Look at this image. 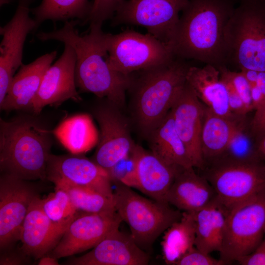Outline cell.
I'll list each match as a JSON object with an SVG mask.
<instances>
[{
  "label": "cell",
  "instance_id": "cell-13",
  "mask_svg": "<svg viewBox=\"0 0 265 265\" xmlns=\"http://www.w3.org/2000/svg\"><path fill=\"white\" fill-rule=\"evenodd\" d=\"M29 0H20L12 18L0 27V104L3 101L16 71L23 64V52L28 34L36 29L34 19L29 16Z\"/></svg>",
  "mask_w": 265,
  "mask_h": 265
},
{
  "label": "cell",
  "instance_id": "cell-9",
  "mask_svg": "<svg viewBox=\"0 0 265 265\" xmlns=\"http://www.w3.org/2000/svg\"><path fill=\"white\" fill-rule=\"evenodd\" d=\"M211 163L204 177L228 210L265 190V166L261 161L218 160Z\"/></svg>",
  "mask_w": 265,
  "mask_h": 265
},
{
  "label": "cell",
  "instance_id": "cell-28",
  "mask_svg": "<svg viewBox=\"0 0 265 265\" xmlns=\"http://www.w3.org/2000/svg\"><path fill=\"white\" fill-rule=\"evenodd\" d=\"M195 212H182L181 219L163 233L161 242L163 259L167 265L178 261L195 246Z\"/></svg>",
  "mask_w": 265,
  "mask_h": 265
},
{
  "label": "cell",
  "instance_id": "cell-24",
  "mask_svg": "<svg viewBox=\"0 0 265 265\" xmlns=\"http://www.w3.org/2000/svg\"><path fill=\"white\" fill-rule=\"evenodd\" d=\"M244 117L222 116L205 106L201 142L206 164L207 161H213L226 151L236 134L245 128Z\"/></svg>",
  "mask_w": 265,
  "mask_h": 265
},
{
  "label": "cell",
  "instance_id": "cell-43",
  "mask_svg": "<svg viewBox=\"0 0 265 265\" xmlns=\"http://www.w3.org/2000/svg\"><path fill=\"white\" fill-rule=\"evenodd\" d=\"M57 259L49 255H45L40 259L39 265H58Z\"/></svg>",
  "mask_w": 265,
  "mask_h": 265
},
{
  "label": "cell",
  "instance_id": "cell-25",
  "mask_svg": "<svg viewBox=\"0 0 265 265\" xmlns=\"http://www.w3.org/2000/svg\"><path fill=\"white\" fill-rule=\"evenodd\" d=\"M148 136L151 152L164 162L184 168L194 167L186 147L175 129L170 110Z\"/></svg>",
  "mask_w": 265,
  "mask_h": 265
},
{
  "label": "cell",
  "instance_id": "cell-30",
  "mask_svg": "<svg viewBox=\"0 0 265 265\" xmlns=\"http://www.w3.org/2000/svg\"><path fill=\"white\" fill-rule=\"evenodd\" d=\"M54 185L55 187L61 188L67 192L72 204L79 212L101 213L116 211L113 197H107L88 187L63 182L55 183Z\"/></svg>",
  "mask_w": 265,
  "mask_h": 265
},
{
  "label": "cell",
  "instance_id": "cell-26",
  "mask_svg": "<svg viewBox=\"0 0 265 265\" xmlns=\"http://www.w3.org/2000/svg\"><path fill=\"white\" fill-rule=\"evenodd\" d=\"M228 211L215 197L195 212V247L208 254L220 252Z\"/></svg>",
  "mask_w": 265,
  "mask_h": 265
},
{
  "label": "cell",
  "instance_id": "cell-27",
  "mask_svg": "<svg viewBox=\"0 0 265 265\" xmlns=\"http://www.w3.org/2000/svg\"><path fill=\"white\" fill-rule=\"evenodd\" d=\"M53 134L72 154L85 153L97 144L98 131L91 117L80 114L67 118L53 131Z\"/></svg>",
  "mask_w": 265,
  "mask_h": 265
},
{
  "label": "cell",
  "instance_id": "cell-41",
  "mask_svg": "<svg viewBox=\"0 0 265 265\" xmlns=\"http://www.w3.org/2000/svg\"><path fill=\"white\" fill-rule=\"evenodd\" d=\"M4 252L1 254L0 264L1 265H20L24 263L26 255L24 252L19 254L16 252Z\"/></svg>",
  "mask_w": 265,
  "mask_h": 265
},
{
  "label": "cell",
  "instance_id": "cell-10",
  "mask_svg": "<svg viewBox=\"0 0 265 265\" xmlns=\"http://www.w3.org/2000/svg\"><path fill=\"white\" fill-rule=\"evenodd\" d=\"M189 0H123L111 20L112 26L127 24L145 27L168 45L179 14Z\"/></svg>",
  "mask_w": 265,
  "mask_h": 265
},
{
  "label": "cell",
  "instance_id": "cell-36",
  "mask_svg": "<svg viewBox=\"0 0 265 265\" xmlns=\"http://www.w3.org/2000/svg\"><path fill=\"white\" fill-rule=\"evenodd\" d=\"M226 67L225 65H222L217 68L219 70L221 79L226 87L231 111L237 116L245 117L249 111L228 76L226 71Z\"/></svg>",
  "mask_w": 265,
  "mask_h": 265
},
{
  "label": "cell",
  "instance_id": "cell-40",
  "mask_svg": "<svg viewBox=\"0 0 265 265\" xmlns=\"http://www.w3.org/2000/svg\"><path fill=\"white\" fill-rule=\"evenodd\" d=\"M250 132L257 139L265 132V105L255 111L250 123Z\"/></svg>",
  "mask_w": 265,
  "mask_h": 265
},
{
  "label": "cell",
  "instance_id": "cell-35",
  "mask_svg": "<svg viewBox=\"0 0 265 265\" xmlns=\"http://www.w3.org/2000/svg\"><path fill=\"white\" fill-rule=\"evenodd\" d=\"M123 0H94L86 20L90 25L102 26L103 23L111 19Z\"/></svg>",
  "mask_w": 265,
  "mask_h": 265
},
{
  "label": "cell",
  "instance_id": "cell-37",
  "mask_svg": "<svg viewBox=\"0 0 265 265\" xmlns=\"http://www.w3.org/2000/svg\"><path fill=\"white\" fill-rule=\"evenodd\" d=\"M198 249L195 246L186 253L176 265H224L228 263L221 259H215Z\"/></svg>",
  "mask_w": 265,
  "mask_h": 265
},
{
  "label": "cell",
  "instance_id": "cell-23",
  "mask_svg": "<svg viewBox=\"0 0 265 265\" xmlns=\"http://www.w3.org/2000/svg\"><path fill=\"white\" fill-rule=\"evenodd\" d=\"M186 82L200 102L214 113L228 118L238 117L231 111L226 86L214 65H191L186 74Z\"/></svg>",
  "mask_w": 265,
  "mask_h": 265
},
{
  "label": "cell",
  "instance_id": "cell-6",
  "mask_svg": "<svg viewBox=\"0 0 265 265\" xmlns=\"http://www.w3.org/2000/svg\"><path fill=\"white\" fill-rule=\"evenodd\" d=\"M114 184L116 211L129 226L136 243L148 252L157 238L181 219L182 212L168 203L144 197L123 184Z\"/></svg>",
  "mask_w": 265,
  "mask_h": 265
},
{
  "label": "cell",
  "instance_id": "cell-34",
  "mask_svg": "<svg viewBox=\"0 0 265 265\" xmlns=\"http://www.w3.org/2000/svg\"><path fill=\"white\" fill-rule=\"evenodd\" d=\"M240 71L249 83L253 109L256 111L265 105V71L249 69Z\"/></svg>",
  "mask_w": 265,
  "mask_h": 265
},
{
  "label": "cell",
  "instance_id": "cell-22",
  "mask_svg": "<svg viewBox=\"0 0 265 265\" xmlns=\"http://www.w3.org/2000/svg\"><path fill=\"white\" fill-rule=\"evenodd\" d=\"M216 197L208 181L196 174L194 167L180 168L168 192L166 200L182 212H196Z\"/></svg>",
  "mask_w": 265,
  "mask_h": 265
},
{
  "label": "cell",
  "instance_id": "cell-1",
  "mask_svg": "<svg viewBox=\"0 0 265 265\" xmlns=\"http://www.w3.org/2000/svg\"><path fill=\"white\" fill-rule=\"evenodd\" d=\"M75 20L65 21L60 29L37 34L41 41L51 40L67 44L76 55L75 80L77 87L82 92L92 93L100 98L121 108L126 101L131 75H124L109 65L102 26L90 25L89 31L80 35Z\"/></svg>",
  "mask_w": 265,
  "mask_h": 265
},
{
  "label": "cell",
  "instance_id": "cell-33",
  "mask_svg": "<svg viewBox=\"0 0 265 265\" xmlns=\"http://www.w3.org/2000/svg\"><path fill=\"white\" fill-rule=\"evenodd\" d=\"M107 171L112 183L119 182L136 188V170L133 149L127 156Z\"/></svg>",
  "mask_w": 265,
  "mask_h": 265
},
{
  "label": "cell",
  "instance_id": "cell-3",
  "mask_svg": "<svg viewBox=\"0 0 265 265\" xmlns=\"http://www.w3.org/2000/svg\"><path fill=\"white\" fill-rule=\"evenodd\" d=\"M190 66L187 60L174 56L164 64L131 74L128 91L136 122L144 134L148 135L170 110Z\"/></svg>",
  "mask_w": 265,
  "mask_h": 265
},
{
  "label": "cell",
  "instance_id": "cell-5",
  "mask_svg": "<svg viewBox=\"0 0 265 265\" xmlns=\"http://www.w3.org/2000/svg\"><path fill=\"white\" fill-rule=\"evenodd\" d=\"M226 64L265 71V0H239L226 27Z\"/></svg>",
  "mask_w": 265,
  "mask_h": 265
},
{
  "label": "cell",
  "instance_id": "cell-31",
  "mask_svg": "<svg viewBox=\"0 0 265 265\" xmlns=\"http://www.w3.org/2000/svg\"><path fill=\"white\" fill-rule=\"evenodd\" d=\"M42 200L44 212L53 222L72 220L80 212L72 204L67 192L61 188L55 187L54 193Z\"/></svg>",
  "mask_w": 265,
  "mask_h": 265
},
{
  "label": "cell",
  "instance_id": "cell-21",
  "mask_svg": "<svg viewBox=\"0 0 265 265\" xmlns=\"http://www.w3.org/2000/svg\"><path fill=\"white\" fill-rule=\"evenodd\" d=\"M57 55L54 51L45 54L28 64H22L14 75L6 95L0 104L2 110L31 108L44 76Z\"/></svg>",
  "mask_w": 265,
  "mask_h": 265
},
{
  "label": "cell",
  "instance_id": "cell-18",
  "mask_svg": "<svg viewBox=\"0 0 265 265\" xmlns=\"http://www.w3.org/2000/svg\"><path fill=\"white\" fill-rule=\"evenodd\" d=\"M42 199L37 195L31 202L20 236L22 250L35 259L48 255L54 248L73 220L52 221L43 210Z\"/></svg>",
  "mask_w": 265,
  "mask_h": 265
},
{
  "label": "cell",
  "instance_id": "cell-11",
  "mask_svg": "<svg viewBox=\"0 0 265 265\" xmlns=\"http://www.w3.org/2000/svg\"><path fill=\"white\" fill-rule=\"evenodd\" d=\"M37 196L27 180L2 173L0 177V248L9 249L20 240L23 224L28 208Z\"/></svg>",
  "mask_w": 265,
  "mask_h": 265
},
{
  "label": "cell",
  "instance_id": "cell-4",
  "mask_svg": "<svg viewBox=\"0 0 265 265\" xmlns=\"http://www.w3.org/2000/svg\"><path fill=\"white\" fill-rule=\"evenodd\" d=\"M50 132L35 120L0 119V168L25 180H44L51 155Z\"/></svg>",
  "mask_w": 265,
  "mask_h": 265
},
{
  "label": "cell",
  "instance_id": "cell-19",
  "mask_svg": "<svg viewBox=\"0 0 265 265\" xmlns=\"http://www.w3.org/2000/svg\"><path fill=\"white\" fill-rule=\"evenodd\" d=\"M148 252L135 242L131 234L114 230L86 254L72 259L73 265H146Z\"/></svg>",
  "mask_w": 265,
  "mask_h": 265
},
{
  "label": "cell",
  "instance_id": "cell-14",
  "mask_svg": "<svg viewBox=\"0 0 265 265\" xmlns=\"http://www.w3.org/2000/svg\"><path fill=\"white\" fill-rule=\"evenodd\" d=\"M108 103L95 112L100 134L94 161L107 171L127 156L135 144L119 108Z\"/></svg>",
  "mask_w": 265,
  "mask_h": 265
},
{
  "label": "cell",
  "instance_id": "cell-39",
  "mask_svg": "<svg viewBox=\"0 0 265 265\" xmlns=\"http://www.w3.org/2000/svg\"><path fill=\"white\" fill-rule=\"evenodd\" d=\"M237 262L242 265H265V233L254 251Z\"/></svg>",
  "mask_w": 265,
  "mask_h": 265
},
{
  "label": "cell",
  "instance_id": "cell-20",
  "mask_svg": "<svg viewBox=\"0 0 265 265\" xmlns=\"http://www.w3.org/2000/svg\"><path fill=\"white\" fill-rule=\"evenodd\" d=\"M136 188L158 202L168 203V192L180 168L167 164L151 151L135 144ZM169 204V203H168Z\"/></svg>",
  "mask_w": 265,
  "mask_h": 265
},
{
  "label": "cell",
  "instance_id": "cell-7",
  "mask_svg": "<svg viewBox=\"0 0 265 265\" xmlns=\"http://www.w3.org/2000/svg\"><path fill=\"white\" fill-rule=\"evenodd\" d=\"M265 233V190L228 210L220 259L228 264L254 251Z\"/></svg>",
  "mask_w": 265,
  "mask_h": 265
},
{
  "label": "cell",
  "instance_id": "cell-12",
  "mask_svg": "<svg viewBox=\"0 0 265 265\" xmlns=\"http://www.w3.org/2000/svg\"><path fill=\"white\" fill-rule=\"evenodd\" d=\"M122 221L116 211L80 212L48 255L58 259L93 248Z\"/></svg>",
  "mask_w": 265,
  "mask_h": 265
},
{
  "label": "cell",
  "instance_id": "cell-15",
  "mask_svg": "<svg viewBox=\"0 0 265 265\" xmlns=\"http://www.w3.org/2000/svg\"><path fill=\"white\" fill-rule=\"evenodd\" d=\"M46 175L54 184L63 182L88 187L107 197H113L112 182L107 170L80 155L51 154Z\"/></svg>",
  "mask_w": 265,
  "mask_h": 265
},
{
  "label": "cell",
  "instance_id": "cell-8",
  "mask_svg": "<svg viewBox=\"0 0 265 265\" xmlns=\"http://www.w3.org/2000/svg\"><path fill=\"white\" fill-rule=\"evenodd\" d=\"M107 60L113 70L124 75L164 64L175 56L169 45L152 35L130 29L104 33Z\"/></svg>",
  "mask_w": 265,
  "mask_h": 265
},
{
  "label": "cell",
  "instance_id": "cell-17",
  "mask_svg": "<svg viewBox=\"0 0 265 265\" xmlns=\"http://www.w3.org/2000/svg\"><path fill=\"white\" fill-rule=\"evenodd\" d=\"M170 111L175 129L186 147L194 167L204 169L206 163L201 138L205 106L186 82Z\"/></svg>",
  "mask_w": 265,
  "mask_h": 265
},
{
  "label": "cell",
  "instance_id": "cell-16",
  "mask_svg": "<svg viewBox=\"0 0 265 265\" xmlns=\"http://www.w3.org/2000/svg\"><path fill=\"white\" fill-rule=\"evenodd\" d=\"M76 64L74 49L64 44L62 54L46 71L33 100L31 108L35 113L47 106H57L69 99L80 100L75 80Z\"/></svg>",
  "mask_w": 265,
  "mask_h": 265
},
{
  "label": "cell",
  "instance_id": "cell-29",
  "mask_svg": "<svg viewBox=\"0 0 265 265\" xmlns=\"http://www.w3.org/2000/svg\"><path fill=\"white\" fill-rule=\"evenodd\" d=\"M91 5L87 0H43L33 9L36 28L43 22L75 19L78 24H85Z\"/></svg>",
  "mask_w": 265,
  "mask_h": 265
},
{
  "label": "cell",
  "instance_id": "cell-2",
  "mask_svg": "<svg viewBox=\"0 0 265 265\" xmlns=\"http://www.w3.org/2000/svg\"><path fill=\"white\" fill-rule=\"evenodd\" d=\"M236 0H189L168 45L176 56L226 66L225 35Z\"/></svg>",
  "mask_w": 265,
  "mask_h": 265
},
{
  "label": "cell",
  "instance_id": "cell-38",
  "mask_svg": "<svg viewBox=\"0 0 265 265\" xmlns=\"http://www.w3.org/2000/svg\"><path fill=\"white\" fill-rule=\"evenodd\" d=\"M226 71L234 86L239 94L249 112L253 110L249 83L242 72L233 71L226 67Z\"/></svg>",
  "mask_w": 265,
  "mask_h": 265
},
{
  "label": "cell",
  "instance_id": "cell-42",
  "mask_svg": "<svg viewBox=\"0 0 265 265\" xmlns=\"http://www.w3.org/2000/svg\"><path fill=\"white\" fill-rule=\"evenodd\" d=\"M255 150L259 159L265 160V132L257 139Z\"/></svg>",
  "mask_w": 265,
  "mask_h": 265
},
{
  "label": "cell",
  "instance_id": "cell-32",
  "mask_svg": "<svg viewBox=\"0 0 265 265\" xmlns=\"http://www.w3.org/2000/svg\"><path fill=\"white\" fill-rule=\"evenodd\" d=\"M245 129V128L241 129L236 134L226 151L213 161L218 160L239 162L261 161L257 156L255 145H252L250 137Z\"/></svg>",
  "mask_w": 265,
  "mask_h": 265
}]
</instances>
